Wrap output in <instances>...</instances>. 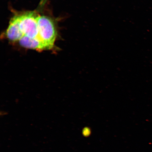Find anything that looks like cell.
<instances>
[{
  "label": "cell",
  "instance_id": "1",
  "mask_svg": "<svg viewBox=\"0 0 152 152\" xmlns=\"http://www.w3.org/2000/svg\"><path fill=\"white\" fill-rule=\"evenodd\" d=\"M39 28L37 39L42 44L45 50L53 48L56 37V28L52 20L47 16H38Z\"/></svg>",
  "mask_w": 152,
  "mask_h": 152
},
{
  "label": "cell",
  "instance_id": "2",
  "mask_svg": "<svg viewBox=\"0 0 152 152\" xmlns=\"http://www.w3.org/2000/svg\"><path fill=\"white\" fill-rule=\"evenodd\" d=\"M37 16L34 12L26 13L20 15V26L24 36L38 39Z\"/></svg>",
  "mask_w": 152,
  "mask_h": 152
},
{
  "label": "cell",
  "instance_id": "3",
  "mask_svg": "<svg viewBox=\"0 0 152 152\" xmlns=\"http://www.w3.org/2000/svg\"><path fill=\"white\" fill-rule=\"evenodd\" d=\"M5 34L7 39L12 42L19 41L24 37L20 26V15L11 19Z\"/></svg>",
  "mask_w": 152,
  "mask_h": 152
},
{
  "label": "cell",
  "instance_id": "4",
  "mask_svg": "<svg viewBox=\"0 0 152 152\" xmlns=\"http://www.w3.org/2000/svg\"><path fill=\"white\" fill-rule=\"evenodd\" d=\"M19 42L21 46L25 48L39 51L45 50L42 44L37 39H32L24 36Z\"/></svg>",
  "mask_w": 152,
  "mask_h": 152
},
{
  "label": "cell",
  "instance_id": "5",
  "mask_svg": "<svg viewBox=\"0 0 152 152\" xmlns=\"http://www.w3.org/2000/svg\"><path fill=\"white\" fill-rule=\"evenodd\" d=\"M91 132L90 129L88 128V127H87V128H85L83 131V135H84L85 136L88 137L90 136Z\"/></svg>",
  "mask_w": 152,
  "mask_h": 152
},
{
  "label": "cell",
  "instance_id": "6",
  "mask_svg": "<svg viewBox=\"0 0 152 152\" xmlns=\"http://www.w3.org/2000/svg\"><path fill=\"white\" fill-rule=\"evenodd\" d=\"M47 1V0H41V1L39 3L40 7H43Z\"/></svg>",
  "mask_w": 152,
  "mask_h": 152
}]
</instances>
